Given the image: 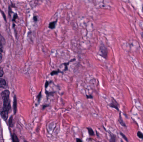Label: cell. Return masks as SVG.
<instances>
[{"label": "cell", "mask_w": 143, "mask_h": 142, "mask_svg": "<svg viewBox=\"0 0 143 142\" xmlns=\"http://www.w3.org/2000/svg\"><path fill=\"white\" fill-rule=\"evenodd\" d=\"M57 21H53V22H51L49 24V27L51 29H53L55 28L56 23Z\"/></svg>", "instance_id": "8992f818"}, {"label": "cell", "mask_w": 143, "mask_h": 142, "mask_svg": "<svg viewBox=\"0 0 143 142\" xmlns=\"http://www.w3.org/2000/svg\"><path fill=\"white\" fill-rule=\"evenodd\" d=\"M108 106L111 107V108H114L117 111H119V108H118L119 105L116 100L114 99V98H112V102L110 104H109Z\"/></svg>", "instance_id": "3957f363"}, {"label": "cell", "mask_w": 143, "mask_h": 142, "mask_svg": "<svg viewBox=\"0 0 143 142\" xmlns=\"http://www.w3.org/2000/svg\"><path fill=\"white\" fill-rule=\"evenodd\" d=\"M110 137H111V142H115L116 141V136L115 135L110 133Z\"/></svg>", "instance_id": "30bf717a"}, {"label": "cell", "mask_w": 143, "mask_h": 142, "mask_svg": "<svg viewBox=\"0 0 143 142\" xmlns=\"http://www.w3.org/2000/svg\"><path fill=\"white\" fill-rule=\"evenodd\" d=\"M87 128L88 130V131L89 135L90 136H94L95 135L94 131L91 128H90V127H87Z\"/></svg>", "instance_id": "52a82bcc"}, {"label": "cell", "mask_w": 143, "mask_h": 142, "mask_svg": "<svg viewBox=\"0 0 143 142\" xmlns=\"http://www.w3.org/2000/svg\"><path fill=\"white\" fill-rule=\"evenodd\" d=\"M0 52H3V46L1 41H0Z\"/></svg>", "instance_id": "e0dca14e"}, {"label": "cell", "mask_w": 143, "mask_h": 142, "mask_svg": "<svg viewBox=\"0 0 143 142\" xmlns=\"http://www.w3.org/2000/svg\"><path fill=\"white\" fill-rule=\"evenodd\" d=\"M33 19H34V20H35V21H37V17H36V16H35V17H34V18H33Z\"/></svg>", "instance_id": "7402d4cb"}, {"label": "cell", "mask_w": 143, "mask_h": 142, "mask_svg": "<svg viewBox=\"0 0 143 142\" xmlns=\"http://www.w3.org/2000/svg\"><path fill=\"white\" fill-rule=\"evenodd\" d=\"M86 97H87V98H90V99H92V98H93V96H92V95H86Z\"/></svg>", "instance_id": "ffe728a7"}, {"label": "cell", "mask_w": 143, "mask_h": 142, "mask_svg": "<svg viewBox=\"0 0 143 142\" xmlns=\"http://www.w3.org/2000/svg\"><path fill=\"white\" fill-rule=\"evenodd\" d=\"M6 86V81L3 79H0V88H3Z\"/></svg>", "instance_id": "5b68a950"}, {"label": "cell", "mask_w": 143, "mask_h": 142, "mask_svg": "<svg viewBox=\"0 0 143 142\" xmlns=\"http://www.w3.org/2000/svg\"><path fill=\"white\" fill-rule=\"evenodd\" d=\"M9 95L10 92L8 90H5L2 92L1 95L3 102L7 101L8 100H9Z\"/></svg>", "instance_id": "7a4b0ae2"}, {"label": "cell", "mask_w": 143, "mask_h": 142, "mask_svg": "<svg viewBox=\"0 0 143 142\" xmlns=\"http://www.w3.org/2000/svg\"><path fill=\"white\" fill-rule=\"evenodd\" d=\"M137 136L139 138L141 139H143V134L141 132L139 131L137 134Z\"/></svg>", "instance_id": "7c38bea8"}, {"label": "cell", "mask_w": 143, "mask_h": 142, "mask_svg": "<svg viewBox=\"0 0 143 142\" xmlns=\"http://www.w3.org/2000/svg\"><path fill=\"white\" fill-rule=\"evenodd\" d=\"M119 122L120 123V124L123 127H126V125H125V123L124 122H123V120L122 119V118H121V115L120 114V116H119Z\"/></svg>", "instance_id": "ba28073f"}, {"label": "cell", "mask_w": 143, "mask_h": 142, "mask_svg": "<svg viewBox=\"0 0 143 142\" xmlns=\"http://www.w3.org/2000/svg\"><path fill=\"white\" fill-rule=\"evenodd\" d=\"M76 141L77 142H82L83 141H82L81 139H79V138H77Z\"/></svg>", "instance_id": "44dd1931"}, {"label": "cell", "mask_w": 143, "mask_h": 142, "mask_svg": "<svg viewBox=\"0 0 143 142\" xmlns=\"http://www.w3.org/2000/svg\"><path fill=\"white\" fill-rule=\"evenodd\" d=\"M62 72L60 71V70H54V71H53L51 73H50V75H52V76H53L54 75H58V74H59V73H62Z\"/></svg>", "instance_id": "9c48e42d"}, {"label": "cell", "mask_w": 143, "mask_h": 142, "mask_svg": "<svg viewBox=\"0 0 143 142\" xmlns=\"http://www.w3.org/2000/svg\"><path fill=\"white\" fill-rule=\"evenodd\" d=\"M8 111L6 110H3V111L1 112V116L2 118L4 120H6L8 118Z\"/></svg>", "instance_id": "277c9868"}, {"label": "cell", "mask_w": 143, "mask_h": 142, "mask_svg": "<svg viewBox=\"0 0 143 142\" xmlns=\"http://www.w3.org/2000/svg\"><path fill=\"white\" fill-rule=\"evenodd\" d=\"M75 60V59H74L72 60H71V61H70L68 62V63H64L65 66H66V68H65V71H66V70H67V66H68V65H69L70 63V62L73 61H74Z\"/></svg>", "instance_id": "8fae6325"}, {"label": "cell", "mask_w": 143, "mask_h": 142, "mask_svg": "<svg viewBox=\"0 0 143 142\" xmlns=\"http://www.w3.org/2000/svg\"><path fill=\"white\" fill-rule=\"evenodd\" d=\"M52 83V81H47L46 83H45V88L46 89L47 88V87H48L49 85L51 83Z\"/></svg>", "instance_id": "4fadbf2b"}, {"label": "cell", "mask_w": 143, "mask_h": 142, "mask_svg": "<svg viewBox=\"0 0 143 142\" xmlns=\"http://www.w3.org/2000/svg\"><path fill=\"white\" fill-rule=\"evenodd\" d=\"M142 10H143V8H142Z\"/></svg>", "instance_id": "cb8c5ba5"}, {"label": "cell", "mask_w": 143, "mask_h": 142, "mask_svg": "<svg viewBox=\"0 0 143 142\" xmlns=\"http://www.w3.org/2000/svg\"><path fill=\"white\" fill-rule=\"evenodd\" d=\"M142 38H143V34H142Z\"/></svg>", "instance_id": "603a6c76"}, {"label": "cell", "mask_w": 143, "mask_h": 142, "mask_svg": "<svg viewBox=\"0 0 143 142\" xmlns=\"http://www.w3.org/2000/svg\"><path fill=\"white\" fill-rule=\"evenodd\" d=\"M100 50L101 53V56L104 57V59H107L108 54V49L104 45L102 44L101 45L100 48Z\"/></svg>", "instance_id": "6da1fadb"}, {"label": "cell", "mask_w": 143, "mask_h": 142, "mask_svg": "<svg viewBox=\"0 0 143 142\" xmlns=\"http://www.w3.org/2000/svg\"><path fill=\"white\" fill-rule=\"evenodd\" d=\"M120 134L121 135V136L123 138V139H124L125 141L128 142V140L127 138V137H126L122 133H120Z\"/></svg>", "instance_id": "5bb4252c"}, {"label": "cell", "mask_w": 143, "mask_h": 142, "mask_svg": "<svg viewBox=\"0 0 143 142\" xmlns=\"http://www.w3.org/2000/svg\"><path fill=\"white\" fill-rule=\"evenodd\" d=\"M3 75V70L1 67H0V77H1Z\"/></svg>", "instance_id": "2e32d148"}, {"label": "cell", "mask_w": 143, "mask_h": 142, "mask_svg": "<svg viewBox=\"0 0 143 142\" xmlns=\"http://www.w3.org/2000/svg\"><path fill=\"white\" fill-rule=\"evenodd\" d=\"M49 106L47 104L43 105V106H42V109L44 110L45 108H47V107Z\"/></svg>", "instance_id": "ac0fdd59"}, {"label": "cell", "mask_w": 143, "mask_h": 142, "mask_svg": "<svg viewBox=\"0 0 143 142\" xmlns=\"http://www.w3.org/2000/svg\"><path fill=\"white\" fill-rule=\"evenodd\" d=\"M41 98H42V91L40 92V93L38 95V100L39 101L40 100H41Z\"/></svg>", "instance_id": "9a60e30c"}, {"label": "cell", "mask_w": 143, "mask_h": 142, "mask_svg": "<svg viewBox=\"0 0 143 142\" xmlns=\"http://www.w3.org/2000/svg\"><path fill=\"white\" fill-rule=\"evenodd\" d=\"M2 57H3V55H2V52H0V63L1 62V61H2Z\"/></svg>", "instance_id": "d6986e66"}]
</instances>
